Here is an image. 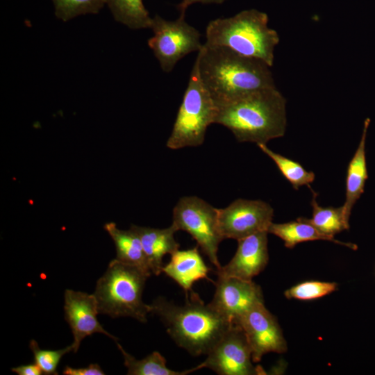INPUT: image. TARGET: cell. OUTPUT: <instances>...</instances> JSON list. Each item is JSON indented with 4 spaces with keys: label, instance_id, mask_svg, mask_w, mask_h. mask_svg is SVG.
Returning <instances> with one entry per match:
<instances>
[{
    "label": "cell",
    "instance_id": "cell-17",
    "mask_svg": "<svg viewBox=\"0 0 375 375\" xmlns=\"http://www.w3.org/2000/svg\"><path fill=\"white\" fill-rule=\"evenodd\" d=\"M369 122V118L365 120L360 141L347 170L345 201L342 207L344 216L349 221L354 204L364 192L365 182L368 178L365 142Z\"/></svg>",
    "mask_w": 375,
    "mask_h": 375
},
{
    "label": "cell",
    "instance_id": "cell-2",
    "mask_svg": "<svg viewBox=\"0 0 375 375\" xmlns=\"http://www.w3.org/2000/svg\"><path fill=\"white\" fill-rule=\"evenodd\" d=\"M285 106L276 87L258 90L217 105L215 124L228 128L239 142L266 144L284 135Z\"/></svg>",
    "mask_w": 375,
    "mask_h": 375
},
{
    "label": "cell",
    "instance_id": "cell-6",
    "mask_svg": "<svg viewBox=\"0 0 375 375\" xmlns=\"http://www.w3.org/2000/svg\"><path fill=\"white\" fill-rule=\"evenodd\" d=\"M217 105L203 85L195 60L167 147L178 149L204 142L207 128L215 124Z\"/></svg>",
    "mask_w": 375,
    "mask_h": 375
},
{
    "label": "cell",
    "instance_id": "cell-23",
    "mask_svg": "<svg viewBox=\"0 0 375 375\" xmlns=\"http://www.w3.org/2000/svg\"><path fill=\"white\" fill-rule=\"evenodd\" d=\"M257 145L275 162L281 173L295 190L303 185L310 187L309 185L314 181L315 178L314 172L307 171L300 163L273 151L266 144Z\"/></svg>",
    "mask_w": 375,
    "mask_h": 375
},
{
    "label": "cell",
    "instance_id": "cell-29",
    "mask_svg": "<svg viewBox=\"0 0 375 375\" xmlns=\"http://www.w3.org/2000/svg\"><path fill=\"white\" fill-rule=\"evenodd\" d=\"M225 0H182L176 8L180 11V15L185 16L187 8L192 4L195 3H222Z\"/></svg>",
    "mask_w": 375,
    "mask_h": 375
},
{
    "label": "cell",
    "instance_id": "cell-11",
    "mask_svg": "<svg viewBox=\"0 0 375 375\" xmlns=\"http://www.w3.org/2000/svg\"><path fill=\"white\" fill-rule=\"evenodd\" d=\"M244 331L252 352V360L258 362L269 352L282 353L287 351V343L277 319L259 303L245 314L238 322Z\"/></svg>",
    "mask_w": 375,
    "mask_h": 375
},
{
    "label": "cell",
    "instance_id": "cell-15",
    "mask_svg": "<svg viewBox=\"0 0 375 375\" xmlns=\"http://www.w3.org/2000/svg\"><path fill=\"white\" fill-rule=\"evenodd\" d=\"M210 269L206 265L197 246L187 250H177L171 255L169 262L163 265L162 272L173 279L185 292L192 291L194 282L208 279Z\"/></svg>",
    "mask_w": 375,
    "mask_h": 375
},
{
    "label": "cell",
    "instance_id": "cell-1",
    "mask_svg": "<svg viewBox=\"0 0 375 375\" xmlns=\"http://www.w3.org/2000/svg\"><path fill=\"white\" fill-rule=\"evenodd\" d=\"M196 60L201 81L217 105L276 87L271 67L266 62L228 47L203 44Z\"/></svg>",
    "mask_w": 375,
    "mask_h": 375
},
{
    "label": "cell",
    "instance_id": "cell-7",
    "mask_svg": "<svg viewBox=\"0 0 375 375\" xmlns=\"http://www.w3.org/2000/svg\"><path fill=\"white\" fill-rule=\"evenodd\" d=\"M172 224L178 231L188 233L217 269L222 267L217 251L224 239L219 228L217 208L199 197H183L173 209Z\"/></svg>",
    "mask_w": 375,
    "mask_h": 375
},
{
    "label": "cell",
    "instance_id": "cell-25",
    "mask_svg": "<svg viewBox=\"0 0 375 375\" xmlns=\"http://www.w3.org/2000/svg\"><path fill=\"white\" fill-rule=\"evenodd\" d=\"M337 288L336 283L310 281L292 286L284 294L288 299L312 300L332 293Z\"/></svg>",
    "mask_w": 375,
    "mask_h": 375
},
{
    "label": "cell",
    "instance_id": "cell-5",
    "mask_svg": "<svg viewBox=\"0 0 375 375\" xmlns=\"http://www.w3.org/2000/svg\"><path fill=\"white\" fill-rule=\"evenodd\" d=\"M150 276L135 266L111 260L94 293L99 313L112 318L130 317L146 323L149 305L143 302L142 293Z\"/></svg>",
    "mask_w": 375,
    "mask_h": 375
},
{
    "label": "cell",
    "instance_id": "cell-21",
    "mask_svg": "<svg viewBox=\"0 0 375 375\" xmlns=\"http://www.w3.org/2000/svg\"><path fill=\"white\" fill-rule=\"evenodd\" d=\"M117 22L132 29L151 28L152 18L142 0H105Z\"/></svg>",
    "mask_w": 375,
    "mask_h": 375
},
{
    "label": "cell",
    "instance_id": "cell-4",
    "mask_svg": "<svg viewBox=\"0 0 375 375\" xmlns=\"http://www.w3.org/2000/svg\"><path fill=\"white\" fill-rule=\"evenodd\" d=\"M268 21L266 13L256 9L213 19L206 26L204 44L228 47L242 55L262 60L272 67L280 38L274 29L268 27Z\"/></svg>",
    "mask_w": 375,
    "mask_h": 375
},
{
    "label": "cell",
    "instance_id": "cell-8",
    "mask_svg": "<svg viewBox=\"0 0 375 375\" xmlns=\"http://www.w3.org/2000/svg\"><path fill=\"white\" fill-rule=\"evenodd\" d=\"M151 28L153 35L148 45L165 72H172L184 56L199 52L203 47L199 31L185 22V16L168 21L156 15L152 18Z\"/></svg>",
    "mask_w": 375,
    "mask_h": 375
},
{
    "label": "cell",
    "instance_id": "cell-19",
    "mask_svg": "<svg viewBox=\"0 0 375 375\" xmlns=\"http://www.w3.org/2000/svg\"><path fill=\"white\" fill-rule=\"evenodd\" d=\"M103 228L115 244V259L139 267L149 275L152 274L140 238L133 228L122 230L118 228L114 222L106 223Z\"/></svg>",
    "mask_w": 375,
    "mask_h": 375
},
{
    "label": "cell",
    "instance_id": "cell-12",
    "mask_svg": "<svg viewBox=\"0 0 375 375\" xmlns=\"http://www.w3.org/2000/svg\"><path fill=\"white\" fill-rule=\"evenodd\" d=\"M214 284L215 292L209 304L233 324L253 306L264 303L260 286L252 280L217 276Z\"/></svg>",
    "mask_w": 375,
    "mask_h": 375
},
{
    "label": "cell",
    "instance_id": "cell-14",
    "mask_svg": "<svg viewBox=\"0 0 375 375\" xmlns=\"http://www.w3.org/2000/svg\"><path fill=\"white\" fill-rule=\"evenodd\" d=\"M267 231H260L238 240L236 252L228 264L216 269L217 276L252 280L269 261Z\"/></svg>",
    "mask_w": 375,
    "mask_h": 375
},
{
    "label": "cell",
    "instance_id": "cell-26",
    "mask_svg": "<svg viewBox=\"0 0 375 375\" xmlns=\"http://www.w3.org/2000/svg\"><path fill=\"white\" fill-rule=\"evenodd\" d=\"M29 347L33 353L34 362L40 367L43 374L47 375H57V367L62 357L73 351L72 344L58 350L42 349L35 340L30 341Z\"/></svg>",
    "mask_w": 375,
    "mask_h": 375
},
{
    "label": "cell",
    "instance_id": "cell-22",
    "mask_svg": "<svg viewBox=\"0 0 375 375\" xmlns=\"http://www.w3.org/2000/svg\"><path fill=\"white\" fill-rule=\"evenodd\" d=\"M311 206L312 215L307 221L324 234L334 236L350 227L349 221L344 216L342 207H322L317 201V194L312 190Z\"/></svg>",
    "mask_w": 375,
    "mask_h": 375
},
{
    "label": "cell",
    "instance_id": "cell-16",
    "mask_svg": "<svg viewBox=\"0 0 375 375\" xmlns=\"http://www.w3.org/2000/svg\"><path fill=\"white\" fill-rule=\"evenodd\" d=\"M140 238L149 268L154 275H159L163 267L162 258L166 254H172L178 250L180 244L174 234L178 230L172 224L165 228L131 226Z\"/></svg>",
    "mask_w": 375,
    "mask_h": 375
},
{
    "label": "cell",
    "instance_id": "cell-27",
    "mask_svg": "<svg viewBox=\"0 0 375 375\" xmlns=\"http://www.w3.org/2000/svg\"><path fill=\"white\" fill-rule=\"evenodd\" d=\"M65 375H103L105 373L98 364H90L86 367L72 368L66 366L62 372Z\"/></svg>",
    "mask_w": 375,
    "mask_h": 375
},
{
    "label": "cell",
    "instance_id": "cell-18",
    "mask_svg": "<svg viewBox=\"0 0 375 375\" xmlns=\"http://www.w3.org/2000/svg\"><path fill=\"white\" fill-rule=\"evenodd\" d=\"M268 233L281 239L285 246L289 249H292L297 244L303 242L327 240L353 250L357 249L356 244L353 243L342 242L336 240L334 236L323 233L308 222L305 217H299L296 221L281 224L272 222L268 228Z\"/></svg>",
    "mask_w": 375,
    "mask_h": 375
},
{
    "label": "cell",
    "instance_id": "cell-9",
    "mask_svg": "<svg viewBox=\"0 0 375 375\" xmlns=\"http://www.w3.org/2000/svg\"><path fill=\"white\" fill-rule=\"evenodd\" d=\"M206 360L197 365L208 368L220 375L265 374L252 362L251 349L242 328L232 324L223 337L206 355Z\"/></svg>",
    "mask_w": 375,
    "mask_h": 375
},
{
    "label": "cell",
    "instance_id": "cell-20",
    "mask_svg": "<svg viewBox=\"0 0 375 375\" xmlns=\"http://www.w3.org/2000/svg\"><path fill=\"white\" fill-rule=\"evenodd\" d=\"M116 344L123 355L128 375H186L199 369L198 366L181 372L169 369L166 365V359L158 351L138 360L126 352L117 342Z\"/></svg>",
    "mask_w": 375,
    "mask_h": 375
},
{
    "label": "cell",
    "instance_id": "cell-13",
    "mask_svg": "<svg viewBox=\"0 0 375 375\" xmlns=\"http://www.w3.org/2000/svg\"><path fill=\"white\" fill-rule=\"evenodd\" d=\"M65 319L71 328L74 341L73 351L78 350L81 342L87 336L103 333L115 342L117 338L109 333L97 319L99 313L94 294L67 289L64 294Z\"/></svg>",
    "mask_w": 375,
    "mask_h": 375
},
{
    "label": "cell",
    "instance_id": "cell-10",
    "mask_svg": "<svg viewBox=\"0 0 375 375\" xmlns=\"http://www.w3.org/2000/svg\"><path fill=\"white\" fill-rule=\"evenodd\" d=\"M274 216L272 206L262 200L238 199L218 209V224L223 239L239 240L267 231Z\"/></svg>",
    "mask_w": 375,
    "mask_h": 375
},
{
    "label": "cell",
    "instance_id": "cell-24",
    "mask_svg": "<svg viewBox=\"0 0 375 375\" xmlns=\"http://www.w3.org/2000/svg\"><path fill=\"white\" fill-rule=\"evenodd\" d=\"M56 17L63 21L78 15L96 14L103 7L105 0H52Z\"/></svg>",
    "mask_w": 375,
    "mask_h": 375
},
{
    "label": "cell",
    "instance_id": "cell-28",
    "mask_svg": "<svg viewBox=\"0 0 375 375\" xmlns=\"http://www.w3.org/2000/svg\"><path fill=\"white\" fill-rule=\"evenodd\" d=\"M11 371L18 375H41L43 372L40 367L36 364H28L19 365L11 369Z\"/></svg>",
    "mask_w": 375,
    "mask_h": 375
},
{
    "label": "cell",
    "instance_id": "cell-3",
    "mask_svg": "<svg viewBox=\"0 0 375 375\" xmlns=\"http://www.w3.org/2000/svg\"><path fill=\"white\" fill-rule=\"evenodd\" d=\"M178 306L160 297L149 304V312L160 318L178 346L194 356L207 355L233 324L193 291Z\"/></svg>",
    "mask_w": 375,
    "mask_h": 375
}]
</instances>
